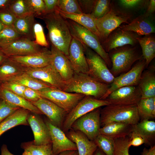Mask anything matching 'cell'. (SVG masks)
<instances>
[{"label": "cell", "mask_w": 155, "mask_h": 155, "mask_svg": "<svg viewBox=\"0 0 155 155\" xmlns=\"http://www.w3.org/2000/svg\"><path fill=\"white\" fill-rule=\"evenodd\" d=\"M146 67L145 59H141L128 71L115 77L113 82L110 85L103 100H105L111 93L119 88L138 86L141 76Z\"/></svg>", "instance_id": "cell-11"}, {"label": "cell", "mask_w": 155, "mask_h": 155, "mask_svg": "<svg viewBox=\"0 0 155 155\" xmlns=\"http://www.w3.org/2000/svg\"><path fill=\"white\" fill-rule=\"evenodd\" d=\"M96 0H78L83 13L91 14Z\"/></svg>", "instance_id": "cell-48"}, {"label": "cell", "mask_w": 155, "mask_h": 155, "mask_svg": "<svg viewBox=\"0 0 155 155\" xmlns=\"http://www.w3.org/2000/svg\"><path fill=\"white\" fill-rule=\"evenodd\" d=\"M38 18L43 20L46 24L51 45L67 56L72 37L66 19L57 10Z\"/></svg>", "instance_id": "cell-1"}, {"label": "cell", "mask_w": 155, "mask_h": 155, "mask_svg": "<svg viewBox=\"0 0 155 155\" xmlns=\"http://www.w3.org/2000/svg\"><path fill=\"white\" fill-rule=\"evenodd\" d=\"M35 17L38 18L45 13V6L43 0H27Z\"/></svg>", "instance_id": "cell-44"}, {"label": "cell", "mask_w": 155, "mask_h": 155, "mask_svg": "<svg viewBox=\"0 0 155 155\" xmlns=\"http://www.w3.org/2000/svg\"><path fill=\"white\" fill-rule=\"evenodd\" d=\"M129 137V145L130 147L131 146H138L144 144H145V142L144 139L134 131H132Z\"/></svg>", "instance_id": "cell-49"}, {"label": "cell", "mask_w": 155, "mask_h": 155, "mask_svg": "<svg viewBox=\"0 0 155 155\" xmlns=\"http://www.w3.org/2000/svg\"><path fill=\"white\" fill-rule=\"evenodd\" d=\"M7 9L16 18H22L34 14L27 0H12Z\"/></svg>", "instance_id": "cell-36"}, {"label": "cell", "mask_w": 155, "mask_h": 155, "mask_svg": "<svg viewBox=\"0 0 155 155\" xmlns=\"http://www.w3.org/2000/svg\"><path fill=\"white\" fill-rule=\"evenodd\" d=\"M21 147L24 150L22 155H54L52 144L37 145L32 141L22 143Z\"/></svg>", "instance_id": "cell-35"}, {"label": "cell", "mask_w": 155, "mask_h": 155, "mask_svg": "<svg viewBox=\"0 0 155 155\" xmlns=\"http://www.w3.org/2000/svg\"><path fill=\"white\" fill-rule=\"evenodd\" d=\"M2 83V82L0 81V84H1Z\"/></svg>", "instance_id": "cell-60"}, {"label": "cell", "mask_w": 155, "mask_h": 155, "mask_svg": "<svg viewBox=\"0 0 155 155\" xmlns=\"http://www.w3.org/2000/svg\"><path fill=\"white\" fill-rule=\"evenodd\" d=\"M100 115V108L96 109L78 119L73 123L71 128L82 132L90 140L94 141L99 134Z\"/></svg>", "instance_id": "cell-10"}, {"label": "cell", "mask_w": 155, "mask_h": 155, "mask_svg": "<svg viewBox=\"0 0 155 155\" xmlns=\"http://www.w3.org/2000/svg\"><path fill=\"white\" fill-rule=\"evenodd\" d=\"M142 50V55L146 61V68L148 67L150 63L155 57V38L154 36H149L137 38Z\"/></svg>", "instance_id": "cell-33"}, {"label": "cell", "mask_w": 155, "mask_h": 155, "mask_svg": "<svg viewBox=\"0 0 155 155\" xmlns=\"http://www.w3.org/2000/svg\"><path fill=\"white\" fill-rule=\"evenodd\" d=\"M44 121L50 133L54 155H58L66 151L77 150L75 144L68 138L61 129L53 124L48 119Z\"/></svg>", "instance_id": "cell-14"}, {"label": "cell", "mask_w": 155, "mask_h": 155, "mask_svg": "<svg viewBox=\"0 0 155 155\" xmlns=\"http://www.w3.org/2000/svg\"><path fill=\"white\" fill-rule=\"evenodd\" d=\"M145 14L140 16L126 25L119 28L126 31L133 32L139 36L146 35L155 32V26Z\"/></svg>", "instance_id": "cell-23"}, {"label": "cell", "mask_w": 155, "mask_h": 155, "mask_svg": "<svg viewBox=\"0 0 155 155\" xmlns=\"http://www.w3.org/2000/svg\"><path fill=\"white\" fill-rule=\"evenodd\" d=\"M137 106L141 121L155 117V97L141 99Z\"/></svg>", "instance_id": "cell-34"}, {"label": "cell", "mask_w": 155, "mask_h": 155, "mask_svg": "<svg viewBox=\"0 0 155 155\" xmlns=\"http://www.w3.org/2000/svg\"><path fill=\"white\" fill-rule=\"evenodd\" d=\"M51 51V64L65 81H69L73 77L74 72L67 57L52 45Z\"/></svg>", "instance_id": "cell-21"}, {"label": "cell", "mask_w": 155, "mask_h": 155, "mask_svg": "<svg viewBox=\"0 0 155 155\" xmlns=\"http://www.w3.org/2000/svg\"><path fill=\"white\" fill-rule=\"evenodd\" d=\"M132 131L136 133L144 140L145 144L151 146L155 138V122L145 119L132 125ZM154 146V145H153Z\"/></svg>", "instance_id": "cell-29"}, {"label": "cell", "mask_w": 155, "mask_h": 155, "mask_svg": "<svg viewBox=\"0 0 155 155\" xmlns=\"http://www.w3.org/2000/svg\"><path fill=\"white\" fill-rule=\"evenodd\" d=\"M38 92L41 97L53 102L67 113L85 96L82 94L69 92L54 87L46 88Z\"/></svg>", "instance_id": "cell-8"}, {"label": "cell", "mask_w": 155, "mask_h": 155, "mask_svg": "<svg viewBox=\"0 0 155 155\" xmlns=\"http://www.w3.org/2000/svg\"><path fill=\"white\" fill-rule=\"evenodd\" d=\"M24 72L61 90L63 91L65 88L66 82L62 79L51 64L39 68L25 67Z\"/></svg>", "instance_id": "cell-12"}, {"label": "cell", "mask_w": 155, "mask_h": 155, "mask_svg": "<svg viewBox=\"0 0 155 155\" xmlns=\"http://www.w3.org/2000/svg\"><path fill=\"white\" fill-rule=\"evenodd\" d=\"M132 125L120 122H110L100 128L99 134L114 139L129 136L132 131Z\"/></svg>", "instance_id": "cell-27"}, {"label": "cell", "mask_w": 155, "mask_h": 155, "mask_svg": "<svg viewBox=\"0 0 155 155\" xmlns=\"http://www.w3.org/2000/svg\"><path fill=\"white\" fill-rule=\"evenodd\" d=\"M67 57L75 73L88 74V66L83 45L80 42L73 37Z\"/></svg>", "instance_id": "cell-19"}, {"label": "cell", "mask_w": 155, "mask_h": 155, "mask_svg": "<svg viewBox=\"0 0 155 155\" xmlns=\"http://www.w3.org/2000/svg\"><path fill=\"white\" fill-rule=\"evenodd\" d=\"M31 103L47 117L51 123L62 129L63 121L67 114L64 110L52 102L42 97Z\"/></svg>", "instance_id": "cell-17"}, {"label": "cell", "mask_w": 155, "mask_h": 155, "mask_svg": "<svg viewBox=\"0 0 155 155\" xmlns=\"http://www.w3.org/2000/svg\"><path fill=\"white\" fill-rule=\"evenodd\" d=\"M12 0H0V9H3L7 8Z\"/></svg>", "instance_id": "cell-55"}, {"label": "cell", "mask_w": 155, "mask_h": 155, "mask_svg": "<svg viewBox=\"0 0 155 155\" xmlns=\"http://www.w3.org/2000/svg\"><path fill=\"white\" fill-rule=\"evenodd\" d=\"M20 108L10 105L0 98V123Z\"/></svg>", "instance_id": "cell-45"}, {"label": "cell", "mask_w": 155, "mask_h": 155, "mask_svg": "<svg viewBox=\"0 0 155 155\" xmlns=\"http://www.w3.org/2000/svg\"><path fill=\"white\" fill-rule=\"evenodd\" d=\"M138 35L130 31L123 30L119 28L113 31L107 38L102 42V45L108 53L113 50L127 45L134 46L138 42Z\"/></svg>", "instance_id": "cell-16"}, {"label": "cell", "mask_w": 155, "mask_h": 155, "mask_svg": "<svg viewBox=\"0 0 155 155\" xmlns=\"http://www.w3.org/2000/svg\"><path fill=\"white\" fill-rule=\"evenodd\" d=\"M141 155H155V145L151 146L149 149L144 148L141 153Z\"/></svg>", "instance_id": "cell-53"}, {"label": "cell", "mask_w": 155, "mask_h": 155, "mask_svg": "<svg viewBox=\"0 0 155 155\" xmlns=\"http://www.w3.org/2000/svg\"><path fill=\"white\" fill-rule=\"evenodd\" d=\"M8 58V57L0 49V65L6 61Z\"/></svg>", "instance_id": "cell-57"}, {"label": "cell", "mask_w": 155, "mask_h": 155, "mask_svg": "<svg viewBox=\"0 0 155 155\" xmlns=\"http://www.w3.org/2000/svg\"><path fill=\"white\" fill-rule=\"evenodd\" d=\"M33 34L35 43L39 46L47 47L49 46L46 39L43 27L38 23H34L33 27Z\"/></svg>", "instance_id": "cell-42"}, {"label": "cell", "mask_w": 155, "mask_h": 155, "mask_svg": "<svg viewBox=\"0 0 155 155\" xmlns=\"http://www.w3.org/2000/svg\"><path fill=\"white\" fill-rule=\"evenodd\" d=\"M93 155H105V154L101 150L98 148Z\"/></svg>", "instance_id": "cell-58"}, {"label": "cell", "mask_w": 155, "mask_h": 155, "mask_svg": "<svg viewBox=\"0 0 155 155\" xmlns=\"http://www.w3.org/2000/svg\"><path fill=\"white\" fill-rule=\"evenodd\" d=\"M94 142L98 148L105 155H114V139L104 135L99 134L94 139Z\"/></svg>", "instance_id": "cell-37"}, {"label": "cell", "mask_w": 155, "mask_h": 155, "mask_svg": "<svg viewBox=\"0 0 155 155\" xmlns=\"http://www.w3.org/2000/svg\"><path fill=\"white\" fill-rule=\"evenodd\" d=\"M0 86L24 98V92L26 87L20 84L11 81H7L2 82L0 84Z\"/></svg>", "instance_id": "cell-43"}, {"label": "cell", "mask_w": 155, "mask_h": 155, "mask_svg": "<svg viewBox=\"0 0 155 155\" xmlns=\"http://www.w3.org/2000/svg\"><path fill=\"white\" fill-rule=\"evenodd\" d=\"M5 26L0 21V31Z\"/></svg>", "instance_id": "cell-59"}, {"label": "cell", "mask_w": 155, "mask_h": 155, "mask_svg": "<svg viewBox=\"0 0 155 155\" xmlns=\"http://www.w3.org/2000/svg\"><path fill=\"white\" fill-rule=\"evenodd\" d=\"M141 99L155 97V67L152 65L143 71L139 84Z\"/></svg>", "instance_id": "cell-25"}, {"label": "cell", "mask_w": 155, "mask_h": 155, "mask_svg": "<svg viewBox=\"0 0 155 155\" xmlns=\"http://www.w3.org/2000/svg\"><path fill=\"white\" fill-rule=\"evenodd\" d=\"M101 126L111 122L133 125L140 121L137 104H110L100 110Z\"/></svg>", "instance_id": "cell-3"}, {"label": "cell", "mask_w": 155, "mask_h": 155, "mask_svg": "<svg viewBox=\"0 0 155 155\" xmlns=\"http://www.w3.org/2000/svg\"><path fill=\"white\" fill-rule=\"evenodd\" d=\"M141 97L138 86H130L122 87L114 91L105 100L110 104H137Z\"/></svg>", "instance_id": "cell-15"}, {"label": "cell", "mask_w": 155, "mask_h": 155, "mask_svg": "<svg viewBox=\"0 0 155 155\" xmlns=\"http://www.w3.org/2000/svg\"><path fill=\"white\" fill-rule=\"evenodd\" d=\"M129 136L114 139V155H130L129 153Z\"/></svg>", "instance_id": "cell-40"}, {"label": "cell", "mask_w": 155, "mask_h": 155, "mask_svg": "<svg viewBox=\"0 0 155 155\" xmlns=\"http://www.w3.org/2000/svg\"><path fill=\"white\" fill-rule=\"evenodd\" d=\"M67 136L76 146L78 155H93L98 147L94 141L90 140L82 132L70 130Z\"/></svg>", "instance_id": "cell-22"}, {"label": "cell", "mask_w": 155, "mask_h": 155, "mask_svg": "<svg viewBox=\"0 0 155 155\" xmlns=\"http://www.w3.org/2000/svg\"><path fill=\"white\" fill-rule=\"evenodd\" d=\"M0 49L9 57L36 53L42 49L34 40L22 37L9 43L0 45Z\"/></svg>", "instance_id": "cell-13"}, {"label": "cell", "mask_w": 155, "mask_h": 155, "mask_svg": "<svg viewBox=\"0 0 155 155\" xmlns=\"http://www.w3.org/2000/svg\"><path fill=\"white\" fill-rule=\"evenodd\" d=\"M110 104L106 100H100L91 96H85L66 115L63 124V131L66 132L71 129L75 121L85 114Z\"/></svg>", "instance_id": "cell-7"}, {"label": "cell", "mask_w": 155, "mask_h": 155, "mask_svg": "<svg viewBox=\"0 0 155 155\" xmlns=\"http://www.w3.org/2000/svg\"><path fill=\"white\" fill-rule=\"evenodd\" d=\"M31 112L25 109L20 108L0 123V136L4 132L16 126L29 125L28 117Z\"/></svg>", "instance_id": "cell-26"}, {"label": "cell", "mask_w": 155, "mask_h": 155, "mask_svg": "<svg viewBox=\"0 0 155 155\" xmlns=\"http://www.w3.org/2000/svg\"><path fill=\"white\" fill-rule=\"evenodd\" d=\"M66 19L72 37L98 54L104 61L108 67H111L108 54L103 48L98 37L80 24L71 20Z\"/></svg>", "instance_id": "cell-5"}, {"label": "cell", "mask_w": 155, "mask_h": 155, "mask_svg": "<svg viewBox=\"0 0 155 155\" xmlns=\"http://www.w3.org/2000/svg\"><path fill=\"white\" fill-rule=\"evenodd\" d=\"M34 14L17 18L13 27L22 37L34 40L33 27L35 23Z\"/></svg>", "instance_id": "cell-30"}, {"label": "cell", "mask_w": 155, "mask_h": 155, "mask_svg": "<svg viewBox=\"0 0 155 155\" xmlns=\"http://www.w3.org/2000/svg\"><path fill=\"white\" fill-rule=\"evenodd\" d=\"M24 98L31 102H35L41 98L38 91L26 87L23 93Z\"/></svg>", "instance_id": "cell-47"}, {"label": "cell", "mask_w": 155, "mask_h": 155, "mask_svg": "<svg viewBox=\"0 0 155 155\" xmlns=\"http://www.w3.org/2000/svg\"><path fill=\"white\" fill-rule=\"evenodd\" d=\"M88 66L87 74L95 80L110 85L115 77L103 59L93 50L83 44Z\"/></svg>", "instance_id": "cell-6"}, {"label": "cell", "mask_w": 155, "mask_h": 155, "mask_svg": "<svg viewBox=\"0 0 155 155\" xmlns=\"http://www.w3.org/2000/svg\"><path fill=\"white\" fill-rule=\"evenodd\" d=\"M7 8L0 11V21L6 26H13L16 19Z\"/></svg>", "instance_id": "cell-46"}, {"label": "cell", "mask_w": 155, "mask_h": 155, "mask_svg": "<svg viewBox=\"0 0 155 155\" xmlns=\"http://www.w3.org/2000/svg\"><path fill=\"white\" fill-rule=\"evenodd\" d=\"M109 87L110 85L99 82L87 74L74 72L71 79L66 82L63 91L104 100Z\"/></svg>", "instance_id": "cell-2"}, {"label": "cell", "mask_w": 155, "mask_h": 155, "mask_svg": "<svg viewBox=\"0 0 155 155\" xmlns=\"http://www.w3.org/2000/svg\"><path fill=\"white\" fill-rule=\"evenodd\" d=\"M0 98L12 106L27 110L38 115H43L31 102L0 86Z\"/></svg>", "instance_id": "cell-24"}, {"label": "cell", "mask_w": 155, "mask_h": 155, "mask_svg": "<svg viewBox=\"0 0 155 155\" xmlns=\"http://www.w3.org/2000/svg\"><path fill=\"white\" fill-rule=\"evenodd\" d=\"M130 17L129 14L110 9L102 17L96 19V25L100 34V41L102 42L106 40L122 24H128Z\"/></svg>", "instance_id": "cell-9"}, {"label": "cell", "mask_w": 155, "mask_h": 155, "mask_svg": "<svg viewBox=\"0 0 155 155\" xmlns=\"http://www.w3.org/2000/svg\"><path fill=\"white\" fill-rule=\"evenodd\" d=\"M155 11V0H151L149 2V5L147 9L146 15L149 16L150 15L154 13Z\"/></svg>", "instance_id": "cell-52"}, {"label": "cell", "mask_w": 155, "mask_h": 155, "mask_svg": "<svg viewBox=\"0 0 155 155\" xmlns=\"http://www.w3.org/2000/svg\"><path fill=\"white\" fill-rule=\"evenodd\" d=\"M8 58L24 67L31 68L43 67L51 64L52 61L51 51L46 48L36 53Z\"/></svg>", "instance_id": "cell-18"}, {"label": "cell", "mask_w": 155, "mask_h": 155, "mask_svg": "<svg viewBox=\"0 0 155 155\" xmlns=\"http://www.w3.org/2000/svg\"><path fill=\"white\" fill-rule=\"evenodd\" d=\"M7 81L15 82L26 87L38 91L46 88L53 87L25 72L12 78Z\"/></svg>", "instance_id": "cell-32"}, {"label": "cell", "mask_w": 155, "mask_h": 155, "mask_svg": "<svg viewBox=\"0 0 155 155\" xmlns=\"http://www.w3.org/2000/svg\"><path fill=\"white\" fill-rule=\"evenodd\" d=\"M43 0L45 6V13L57 10L58 0Z\"/></svg>", "instance_id": "cell-51"}, {"label": "cell", "mask_w": 155, "mask_h": 155, "mask_svg": "<svg viewBox=\"0 0 155 155\" xmlns=\"http://www.w3.org/2000/svg\"><path fill=\"white\" fill-rule=\"evenodd\" d=\"M109 53L111 62L110 71L115 77L128 71L135 62L141 60L143 57L134 46L125 45Z\"/></svg>", "instance_id": "cell-4"}, {"label": "cell", "mask_w": 155, "mask_h": 155, "mask_svg": "<svg viewBox=\"0 0 155 155\" xmlns=\"http://www.w3.org/2000/svg\"><path fill=\"white\" fill-rule=\"evenodd\" d=\"M58 11L64 18L73 21L91 31L98 37L100 41V34L96 25V19L91 14L69 13Z\"/></svg>", "instance_id": "cell-28"}, {"label": "cell", "mask_w": 155, "mask_h": 155, "mask_svg": "<svg viewBox=\"0 0 155 155\" xmlns=\"http://www.w3.org/2000/svg\"><path fill=\"white\" fill-rule=\"evenodd\" d=\"M31 113L28 117L27 121L34 134L33 143L37 145L51 144L49 131L45 121L39 115Z\"/></svg>", "instance_id": "cell-20"}, {"label": "cell", "mask_w": 155, "mask_h": 155, "mask_svg": "<svg viewBox=\"0 0 155 155\" xmlns=\"http://www.w3.org/2000/svg\"><path fill=\"white\" fill-rule=\"evenodd\" d=\"M25 67L9 58L0 65V81L7 82L24 72Z\"/></svg>", "instance_id": "cell-31"}, {"label": "cell", "mask_w": 155, "mask_h": 155, "mask_svg": "<svg viewBox=\"0 0 155 155\" xmlns=\"http://www.w3.org/2000/svg\"><path fill=\"white\" fill-rule=\"evenodd\" d=\"M57 10L69 13H83L76 0H58Z\"/></svg>", "instance_id": "cell-38"}, {"label": "cell", "mask_w": 155, "mask_h": 155, "mask_svg": "<svg viewBox=\"0 0 155 155\" xmlns=\"http://www.w3.org/2000/svg\"><path fill=\"white\" fill-rule=\"evenodd\" d=\"M110 1L96 0L91 14L96 19L104 16L110 9Z\"/></svg>", "instance_id": "cell-41"}, {"label": "cell", "mask_w": 155, "mask_h": 155, "mask_svg": "<svg viewBox=\"0 0 155 155\" xmlns=\"http://www.w3.org/2000/svg\"><path fill=\"white\" fill-rule=\"evenodd\" d=\"M58 155H78L76 150H68L62 152Z\"/></svg>", "instance_id": "cell-56"}, {"label": "cell", "mask_w": 155, "mask_h": 155, "mask_svg": "<svg viewBox=\"0 0 155 155\" xmlns=\"http://www.w3.org/2000/svg\"><path fill=\"white\" fill-rule=\"evenodd\" d=\"M21 38L13 27L5 26L0 31V45L9 43Z\"/></svg>", "instance_id": "cell-39"}, {"label": "cell", "mask_w": 155, "mask_h": 155, "mask_svg": "<svg viewBox=\"0 0 155 155\" xmlns=\"http://www.w3.org/2000/svg\"><path fill=\"white\" fill-rule=\"evenodd\" d=\"M1 155H15L10 152L6 144H3L1 148Z\"/></svg>", "instance_id": "cell-54"}, {"label": "cell", "mask_w": 155, "mask_h": 155, "mask_svg": "<svg viewBox=\"0 0 155 155\" xmlns=\"http://www.w3.org/2000/svg\"><path fill=\"white\" fill-rule=\"evenodd\" d=\"M120 4L126 8H131L138 7L144 2L141 0H119Z\"/></svg>", "instance_id": "cell-50"}]
</instances>
